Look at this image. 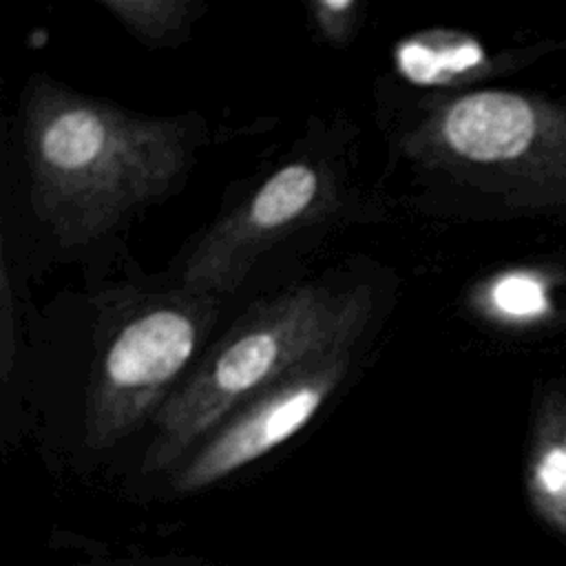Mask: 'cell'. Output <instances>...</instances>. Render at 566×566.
Here are the masks:
<instances>
[{"label":"cell","mask_w":566,"mask_h":566,"mask_svg":"<svg viewBox=\"0 0 566 566\" xmlns=\"http://www.w3.org/2000/svg\"><path fill=\"white\" fill-rule=\"evenodd\" d=\"M24 142L33 210L66 243H84L164 195L186 161L177 122L51 84L29 91Z\"/></svg>","instance_id":"1"},{"label":"cell","mask_w":566,"mask_h":566,"mask_svg":"<svg viewBox=\"0 0 566 566\" xmlns=\"http://www.w3.org/2000/svg\"><path fill=\"white\" fill-rule=\"evenodd\" d=\"M371 310L367 287H296L259 305L177 387L155 416L144 471L181 460L230 413L307 363L352 347Z\"/></svg>","instance_id":"2"},{"label":"cell","mask_w":566,"mask_h":566,"mask_svg":"<svg viewBox=\"0 0 566 566\" xmlns=\"http://www.w3.org/2000/svg\"><path fill=\"white\" fill-rule=\"evenodd\" d=\"M208 312L195 301L157 305L126 323L104 352L86 402V444L106 449L128 438L166 405L190 363Z\"/></svg>","instance_id":"3"},{"label":"cell","mask_w":566,"mask_h":566,"mask_svg":"<svg viewBox=\"0 0 566 566\" xmlns=\"http://www.w3.org/2000/svg\"><path fill=\"white\" fill-rule=\"evenodd\" d=\"M349 363L352 347L329 352L245 402L179 469L175 491H201L287 442L318 413Z\"/></svg>","instance_id":"4"},{"label":"cell","mask_w":566,"mask_h":566,"mask_svg":"<svg viewBox=\"0 0 566 566\" xmlns=\"http://www.w3.org/2000/svg\"><path fill=\"white\" fill-rule=\"evenodd\" d=\"M321 197L323 179L314 166H283L201 239L186 263L184 285L197 296L239 287L254 259L310 217Z\"/></svg>","instance_id":"5"},{"label":"cell","mask_w":566,"mask_h":566,"mask_svg":"<svg viewBox=\"0 0 566 566\" xmlns=\"http://www.w3.org/2000/svg\"><path fill=\"white\" fill-rule=\"evenodd\" d=\"M535 135V113L506 91H480L455 99L440 119L444 146L462 159L504 161L522 155Z\"/></svg>","instance_id":"6"},{"label":"cell","mask_w":566,"mask_h":566,"mask_svg":"<svg viewBox=\"0 0 566 566\" xmlns=\"http://www.w3.org/2000/svg\"><path fill=\"white\" fill-rule=\"evenodd\" d=\"M482 60V46L455 33H427L424 38L405 40L398 49L400 71L420 84L444 82L451 75L475 69Z\"/></svg>","instance_id":"7"},{"label":"cell","mask_w":566,"mask_h":566,"mask_svg":"<svg viewBox=\"0 0 566 566\" xmlns=\"http://www.w3.org/2000/svg\"><path fill=\"white\" fill-rule=\"evenodd\" d=\"M528 495L535 513L566 535V433H551L535 447L528 467Z\"/></svg>","instance_id":"8"},{"label":"cell","mask_w":566,"mask_h":566,"mask_svg":"<svg viewBox=\"0 0 566 566\" xmlns=\"http://www.w3.org/2000/svg\"><path fill=\"white\" fill-rule=\"evenodd\" d=\"M104 7L150 44L177 42V35L195 20V2L184 0H108Z\"/></svg>","instance_id":"9"},{"label":"cell","mask_w":566,"mask_h":566,"mask_svg":"<svg viewBox=\"0 0 566 566\" xmlns=\"http://www.w3.org/2000/svg\"><path fill=\"white\" fill-rule=\"evenodd\" d=\"M491 296L500 312L515 318L537 316L544 314L548 307L542 283L528 274H509L500 279Z\"/></svg>","instance_id":"10"},{"label":"cell","mask_w":566,"mask_h":566,"mask_svg":"<svg viewBox=\"0 0 566 566\" xmlns=\"http://www.w3.org/2000/svg\"><path fill=\"white\" fill-rule=\"evenodd\" d=\"M318 11V22L325 33L332 38H343L352 27V13L356 11V4L352 2H318L314 4Z\"/></svg>","instance_id":"11"}]
</instances>
